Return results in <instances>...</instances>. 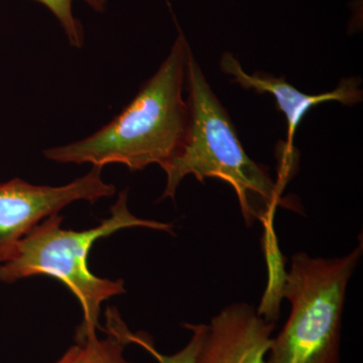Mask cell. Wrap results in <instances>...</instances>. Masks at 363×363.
Returning a JSON list of instances; mask_svg holds the SVG:
<instances>
[{"instance_id": "cell-1", "label": "cell", "mask_w": 363, "mask_h": 363, "mask_svg": "<svg viewBox=\"0 0 363 363\" xmlns=\"http://www.w3.org/2000/svg\"><path fill=\"white\" fill-rule=\"evenodd\" d=\"M191 52L185 35L179 33L159 70L118 116L83 140L45 150V159L101 168L121 164L130 171L162 167L173 159L187 133L189 107L183 90Z\"/></svg>"}, {"instance_id": "cell-2", "label": "cell", "mask_w": 363, "mask_h": 363, "mask_svg": "<svg viewBox=\"0 0 363 363\" xmlns=\"http://www.w3.org/2000/svg\"><path fill=\"white\" fill-rule=\"evenodd\" d=\"M189 123L185 142L173 159L162 164L167 176L161 199L175 197L189 175L198 181L219 179L235 191L247 226L264 220L279 205L281 191L266 167L252 161L243 150L235 128L191 52L186 72Z\"/></svg>"}, {"instance_id": "cell-3", "label": "cell", "mask_w": 363, "mask_h": 363, "mask_svg": "<svg viewBox=\"0 0 363 363\" xmlns=\"http://www.w3.org/2000/svg\"><path fill=\"white\" fill-rule=\"evenodd\" d=\"M128 196V190L119 193L111 208V216L87 230L64 229L61 215L48 217L20 241L11 259L0 264L1 283L44 276L58 279L68 288L82 308L83 321L76 333L77 343L97 335L100 308L105 301L125 292L123 279L111 281L91 272L88 255L95 242L133 227L174 233V224L138 218L131 213Z\"/></svg>"}, {"instance_id": "cell-4", "label": "cell", "mask_w": 363, "mask_h": 363, "mask_svg": "<svg viewBox=\"0 0 363 363\" xmlns=\"http://www.w3.org/2000/svg\"><path fill=\"white\" fill-rule=\"evenodd\" d=\"M362 253L360 240L342 257L293 255L283 285L290 316L272 337L266 363H341L346 293Z\"/></svg>"}, {"instance_id": "cell-5", "label": "cell", "mask_w": 363, "mask_h": 363, "mask_svg": "<svg viewBox=\"0 0 363 363\" xmlns=\"http://www.w3.org/2000/svg\"><path fill=\"white\" fill-rule=\"evenodd\" d=\"M101 167L63 186L33 185L16 178L0 184V264L11 259L35 226L78 201L112 197L116 189L102 179Z\"/></svg>"}, {"instance_id": "cell-6", "label": "cell", "mask_w": 363, "mask_h": 363, "mask_svg": "<svg viewBox=\"0 0 363 363\" xmlns=\"http://www.w3.org/2000/svg\"><path fill=\"white\" fill-rule=\"evenodd\" d=\"M276 323L247 303L212 317L196 363H266Z\"/></svg>"}, {"instance_id": "cell-7", "label": "cell", "mask_w": 363, "mask_h": 363, "mask_svg": "<svg viewBox=\"0 0 363 363\" xmlns=\"http://www.w3.org/2000/svg\"><path fill=\"white\" fill-rule=\"evenodd\" d=\"M223 73L233 76V82L243 89H252L259 94L269 93L276 99L279 111L288 121L289 145H292L298 124L310 109L327 101H338L343 105H355L362 101V81L358 78L342 79L337 88L319 95H308L289 84L285 78H277L264 73L247 74L233 55L224 54L220 62Z\"/></svg>"}, {"instance_id": "cell-8", "label": "cell", "mask_w": 363, "mask_h": 363, "mask_svg": "<svg viewBox=\"0 0 363 363\" xmlns=\"http://www.w3.org/2000/svg\"><path fill=\"white\" fill-rule=\"evenodd\" d=\"M185 327L192 331V336H191L187 345L174 354H162L156 350L154 342L147 334L143 333V332L133 333L124 324L116 309L111 308L106 311L107 334L119 339L125 345L135 343L136 345L140 346L156 358L159 363H196L197 362L198 354H199L200 348H201L205 334H206L207 325L185 324Z\"/></svg>"}, {"instance_id": "cell-9", "label": "cell", "mask_w": 363, "mask_h": 363, "mask_svg": "<svg viewBox=\"0 0 363 363\" xmlns=\"http://www.w3.org/2000/svg\"><path fill=\"white\" fill-rule=\"evenodd\" d=\"M47 7L65 33L69 44L76 49L84 47L85 33L81 21L73 13L74 0H35ZM96 13H104L107 0H82Z\"/></svg>"}, {"instance_id": "cell-10", "label": "cell", "mask_w": 363, "mask_h": 363, "mask_svg": "<svg viewBox=\"0 0 363 363\" xmlns=\"http://www.w3.org/2000/svg\"><path fill=\"white\" fill-rule=\"evenodd\" d=\"M81 344L87 346L90 363H133L124 357L125 344L109 334L105 339L91 336Z\"/></svg>"}, {"instance_id": "cell-11", "label": "cell", "mask_w": 363, "mask_h": 363, "mask_svg": "<svg viewBox=\"0 0 363 363\" xmlns=\"http://www.w3.org/2000/svg\"><path fill=\"white\" fill-rule=\"evenodd\" d=\"M55 363H90L89 352L85 344L76 343Z\"/></svg>"}]
</instances>
